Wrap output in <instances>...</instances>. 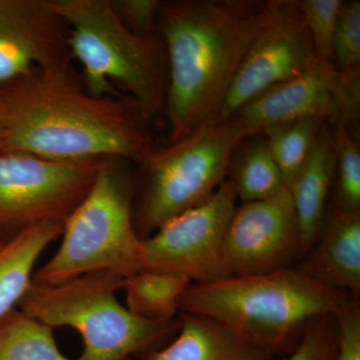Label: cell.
I'll use <instances>...</instances> for the list:
<instances>
[{"label":"cell","mask_w":360,"mask_h":360,"mask_svg":"<svg viewBox=\"0 0 360 360\" xmlns=\"http://www.w3.org/2000/svg\"><path fill=\"white\" fill-rule=\"evenodd\" d=\"M335 66L338 73L348 78H360V2L342 1L335 44Z\"/></svg>","instance_id":"cell-24"},{"label":"cell","mask_w":360,"mask_h":360,"mask_svg":"<svg viewBox=\"0 0 360 360\" xmlns=\"http://www.w3.org/2000/svg\"><path fill=\"white\" fill-rule=\"evenodd\" d=\"M124 278L110 270L90 272L58 285L32 283L21 311L49 328L68 326L84 340L77 360H125L177 333L179 319L150 321L123 307L116 292Z\"/></svg>","instance_id":"cell-5"},{"label":"cell","mask_w":360,"mask_h":360,"mask_svg":"<svg viewBox=\"0 0 360 360\" xmlns=\"http://www.w3.org/2000/svg\"><path fill=\"white\" fill-rule=\"evenodd\" d=\"M317 65L298 0H277L274 16L246 53L215 122L229 120L266 90Z\"/></svg>","instance_id":"cell-10"},{"label":"cell","mask_w":360,"mask_h":360,"mask_svg":"<svg viewBox=\"0 0 360 360\" xmlns=\"http://www.w3.org/2000/svg\"><path fill=\"white\" fill-rule=\"evenodd\" d=\"M68 28L71 58L84 68L85 89L97 97L124 90L148 122L165 113L167 52L160 35L132 32L112 0H51Z\"/></svg>","instance_id":"cell-4"},{"label":"cell","mask_w":360,"mask_h":360,"mask_svg":"<svg viewBox=\"0 0 360 360\" xmlns=\"http://www.w3.org/2000/svg\"><path fill=\"white\" fill-rule=\"evenodd\" d=\"M118 15L132 32L158 34V0H112Z\"/></svg>","instance_id":"cell-27"},{"label":"cell","mask_w":360,"mask_h":360,"mask_svg":"<svg viewBox=\"0 0 360 360\" xmlns=\"http://www.w3.org/2000/svg\"><path fill=\"white\" fill-rule=\"evenodd\" d=\"M350 297L292 266L191 283L180 298L179 312L214 319L274 356L290 354L312 319L335 314Z\"/></svg>","instance_id":"cell-3"},{"label":"cell","mask_w":360,"mask_h":360,"mask_svg":"<svg viewBox=\"0 0 360 360\" xmlns=\"http://www.w3.org/2000/svg\"><path fill=\"white\" fill-rule=\"evenodd\" d=\"M63 229V222H44L0 246V319L22 300L32 283L35 262Z\"/></svg>","instance_id":"cell-17"},{"label":"cell","mask_w":360,"mask_h":360,"mask_svg":"<svg viewBox=\"0 0 360 360\" xmlns=\"http://www.w3.org/2000/svg\"><path fill=\"white\" fill-rule=\"evenodd\" d=\"M155 146L130 97L91 96L71 65L33 70L0 87V153L141 163Z\"/></svg>","instance_id":"cell-1"},{"label":"cell","mask_w":360,"mask_h":360,"mask_svg":"<svg viewBox=\"0 0 360 360\" xmlns=\"http://www.w3.org/2000/svg\"><path fill=\"white\" fill-rule=\"evenodd\" d=\"M0 360H68L61 354L53 328L21 310L0 319Z\"/></svg>","instance_id":"cell-20"},{"label":"cell","mask_w":360,"mask_h":360,"mask_svg":"<svg viewBox=\"0 0 360 360\" xmlns=\"http://www.w3.org/2000/svg\"><path fill=\"white\" fill-rule=\"evenodd\" d=\"M338 326L333 314L315 317L295 347L283 360H335Z\"/></svg>","instance_id":"cell-25"},{"label":"cell","mask_w":360,"mask_h":360,"mask_svg":"<svg viewBox=\"0 0 360 360\" xmlns=\"http://www.w3.org/2000/svg\"><path fill=\"white\" fill-rule=\"evenodd\" d=\"M253 135L238 120L210 122L142 160L144 186L134 225L144 239L172 217L205 202L226 181L232 158Z\"/></svg>","instance_id":"cell-7"},{"label":"cell","mask_w":360,"mask_h":360,"mask_svg":"<svg viewBox=\"0 0 360 360\" xmlns=\"http://www.w3.org/2000/svg\"><path fill=\"white\" fill-rule=\"evenodd\" d=\"M176 338L143 360H272L266 349L202 315L179 312Z\"/></svg>","instance_id":"cell-16"},{"label":"cell","mask_w":360,"mask_h":360,"mask_svg":"<svg viewBox=\"0 0 360 360\" xmlns=\"http://www.w3.org/2000/svg\"><path fill=\"white\" fill-rule=\"evenodd\" d=\"M343 0H298L317 63L335 68L333 44Z\"/></svg>","instance_id":"cell-23"},{"label":"cell","mask_w":360,"mask_h":360,"mask_svg":"<svg viewBox=\"0 0 360 360\" xmlns=\"http://www.w3.org/2000/svg\"><path fill=\"white\" fill-rule=\"evenodd\" d=\"M295 267L315 283L359 300L360 212L331 207L316 243Z\"/></svg>","instance_id":"cell-14"},{"label":"cell","mask_w":360,"mask_h":360,"mask_svg":"<svg viewBox=\"0 0 360 360\" xmlns=\"http://www.w3.org/2000/svg\"><path fill=\"white\" fill-rule=\"evenodd\" d=\"M71 60L68 26L51 0H0V85Z\"/></svg>","instance_id":"cell-13"},{"label":"cell","mask_w":360,"mask_h":360,"mask_svg":"<svg viewBox=\"0 0 360 360\" xmlns=\"http://www.w3.org/2000/svg\"><path fill=\"white\" fill-rule=\"evenodd\" d=\"M118 160L104 158L89 193L65 221L60 248L33 274V283L58 285L99 270L125 279L139 271L141 238L130 182Z\"/></svg>","instance_id":"cell-6"},{"label":"cell","mask_w":360,"mask_h":360,"mask_svg":"<svg viewBox=\"0 0 360 360\" xmlns=\"http://www.w3.org/2000/svg\"><path fill=\"white\" fill-rule=\"evenodd\" d=\"M326 123L328 122L321 118H304L271 125L260 131L286 187L290 186L307 160Z\"/></svg>","instance_id":"cell-21"},{"label":"cell","mask_w":360,"mask_h":360,"mask_svg":"<svg viewBox=\"0 0 360 360\" xmlns=\"http://www.w3.org/2000/svg\"><path fill=\"white\" fill-rule=\"evenodd\" d=\"M359 116L360 78L343 77L335 68L319 63L255 97L232 117L257 134L265 127L304 118L352 129L359 124Z\"/></svg>","instance_id":"cell-11"},{"label":"cell","mask_w":360,"mask_h":360,"mask_svg":"<svg viewBox=\"0 0 360 360\" xmlns=\"http://www.w3.org/2000/svg\"><path fill=\"white\" fill-rule=\"evenodd\" d=\"M335 169V146L330 127L326 123L307 160L288 187L300 229V260L311 250L321 234Z\"/></svg>","instance_id":"cell-15"},{"label":"cell","mask_w":360,"mask_h":360,"mask_svg":"<svg viewBox=\"0 0 360 360\" xmlns=\"http://www.w3.org/2000/svg\"><path fill=\"white\" fill-rule=\"evenodd\" d=\"M191 281L186 277L142 269L123 283L130 312L150 321H172L179 312V302Z\"/></svg>","instance_id":"cell-18"},{"label":"cell","mask_w":360,"mask_h":360,"mask_svg":"<svg viewBox=\"0 0 360 360\" xmlns=\"http://www.w3.org/2000/svg\"><path fill=\"white\" fill-rule=\"evenodd\" d=\"M2 245H4V243H0V246H1Z\"/></svg>","instance_id":"cell-28"},{"label":"cell","mask_w":360,"mask_h":360,"mask_svg":"<svg viewBox=\"0 0 360 360\" xmlns=\"http://www.w3.org/2000/svg\"><path fill=\"white\" fill-rule=\"evenodd\" d=\"M277 0L161 1L158 34L165 52V113L170 142L213 122Z\"/></svg>","instance_id":"cell-2"},{"label":"cell","mask_w":360,"mask_h":360,"mask_svg":"<svg viewBox=\"0 0 360 360\" xmlns=\"http://www.w3.org/2000/svg\"><path fill=\"white\" fill-rule=\"evenodd\" d=\"M300 258V229L288 187L269 200L236 206L225 236L227 276L290 269Z\"/></svg>","instance_id":"cell-12"},{"label":"cell","mask_w":360,"mask_h":360,"mask_svg":"<svg viewBox=\"0 0 360 360\" xmlns=\"http://www.w3.org/2000/svg\"><path fill=\"white\" fill-rule=\"evenodd\" d=\"M125 360H129V359H125Z\"/></svg>","instance_id":"cell-29"},{"label":"cell","mask_w":360,"mask_h":360,"mask_svg":"<svg viewBox=\"0 0 360 360\" xmlns=\"http://www.w3.org/2000/svg\"><path fill=\"white\" fill-rule=\"evenodd\" d=\"M338 326L335 360H360V302L350 297L335 314Z\"/></svg>","instance_id":"cell-26"},{"label":"cell","mask_w":360,"mask_h":360,"mask_svg":"<svg viewBox=\"0 0 360 360\" xmlns=\"http://www.w3.org/2000/svg\"><path fill=\"white\" fill-rule=\"evenodd\" d=\"M229 174V180L243 203L269 200L286 187L264 139L248 144L238 160L233 156Z\"/></svg>","instance_id":"cell-19"},{"label":"cell","mask_w":360,"mask_h":360,"mask_svg":"<svg viewBox=\"0 0 360 360\" xmlns=\"http://www.w3.org/2000/svg\"><path fill=\"white\" fill-rule=\"evenodd\" d=\"M233 186L224 181L210 200L180 213L141 239L139 270H153L206 283L229 277L224 241L236 208Z\"/></svg>","instance_id":"cell-9"},{"label":"cell","mask_w":360,"mask_h":360,"mask_svg":"<svg viewBox=\"0 0 360 360\" xmlns=\"http://www.w3.org/2000/svg\"><path fill=\"white\" fill-rule=\"evenodd\" d=\"M335 153V205L347 212H360V149L359 142L342 124L329 125Z\"/></svg>","instance_id":"cell-22"},{"label":"cell","mask_w":360,"mask_h":360,"mask_svg":"<svg viewBox=\"0 0 360 360\" xmlns=\"http://www.w3.org/2000/svg\"><path fill=\"white\" fill-rule=\"evenodd\" d=\"M56 161L0 153V231L9 239L44 222H63L91 188L103 160Z\"/></svg>","instance_id":"cell-8"}]
</instances>
